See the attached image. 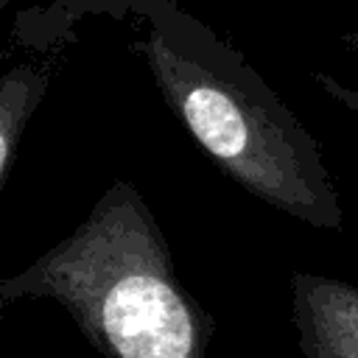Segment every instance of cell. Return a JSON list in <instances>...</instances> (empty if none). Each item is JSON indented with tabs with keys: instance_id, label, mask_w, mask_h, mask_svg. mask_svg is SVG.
<instances>
[{
	"instance_id": "1",
	"label": "cell",
	"mask_w": 358,
	"mask_h": 358,
	"mask_svg": "<svg viewBox=\"0 0 358 358\" xmlns=\"http://www.w3.org/2000/svg\"><path fill=\"white\" fill-rule=\"evenodd\" d=\"M143 17L134 42L159 95L215 168L249 196L322 229L344 210L319 143L263 76L193 17L182 0H131Z\"/></svg>"
},
{
	"instance_id": "2",
	"label": "cell",
	"mask_w": 358,
	"mask_h": 358,
	"mask_svg": "<svg viewBox=\"0 0 358 358\" xmlns=\"http://www.w3.org/2000/svg\"><path fill=\"white\" fill-rule=\"evenodd\" d=\"M50 299L103 358H210L213 319L179 282L140 190L115 179L90 215L22 271L0 302Z\"/></svg>"
},
{
	"instance_id": "3",
	"label": "cell",
	"mask_w": 358,
	"mask_h": 358,
	"mask_svg": "<svg viewBox=\"0 0 358 358\" xmlns=\"http://www.w3.org/2000/svg\"><path fill=\"white\" fill-rule=\"evenodd\" d=\"M291 324L305 358H358V285L294 271Z\"/></svg>"
},
{
	"instance_id": "4",
	"label": "cell",
	"mask_w": 358,
	"mask_h": 358,
	"mask_svg": "<svg viewBox=\"0 0 358 358\" xmlns=\"http://www.w3.org/2000/svg\"><path fill=\"white\" fill-rule=\"evenodd\" d=\"M48 78L31 64L8 70L0 81V187H6L17 154L22 148L25 126L45 95Z\"/></svg>"
},
{
	"instance_id": "5",
	"label": "cell",
	"mask_w": 358,
	"mask_h": 358,
	"mask_svg": "<svg viewBox=\"0 0 358 358\" xmlns=\"http://www.w3.org/2000/svg\"><path fill=\"white\" fill-rule=\"evenodd\" d=\"M313 78H316V84H319L330 98H336L341 106H347L350 112H355V115H358V87H347V84L336 81V78H333V76H327V73H316Z\"/></svg>"
},
{
	"instance_id": "6",
	"label": "cell",
	"mask_w": 358,
	"mask_h": 358,
	"mask_svg": "<svg viewBox=\"0 0 358 358\" xmlns=\"http://www.w3.org/2000/svg\"><path fill=\"white\" fill-rule=\"evenodd\" d=\"M341 45H344L350 53L358 56V31H347V34H341Z\"/></svg>"
},
{
	"instance_id": "7",
	"label": "cell",
	"mask_w": 358,
	"mask_h": 358,
	"mask_svg": "<svg viewBox=\"0 0 358 358\" xmlns=\"http://www.w3.org/2000/svg\"><path fill=\"white\" fill-rule=\"evenodd\" d=\"M0 3H3V6H6V3H8V0H0Z\"/></svg>"
}]
</instances>
